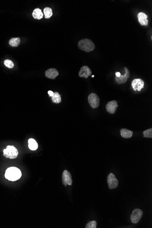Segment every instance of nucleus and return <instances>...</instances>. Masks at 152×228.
<instances>
[{
    "mask_svg": "<svg viewBox=\"0 0 152 228\" xmlns=\"http://www.w3.org/2000/svg\"><path fill=\"white\" fill-rule=\"evenodd\" d=\"M62 181L63 184L65 187H66L67 185H72V180L71 174L68 170H65L63 172Z\"/></svg>",
    "mask_w": 152,
    "mask_h": 228,
    "instance_id": "6e6552de",
    "label": "nucleus"
},
{
    "mask_svg": "<svg viewBox=\"0 0 152 228\" xmlns=\"http://www.w3.org/2000/svg\"><path fill=\"white\" fill-rule=\"evenodd\" d=\"M59 73L55 69H50L47 70L45 72V75L48 78L51 79H55L56 77L58 76Z\"/></svg>",
    "mask_w": 152,
    "mask_h": 228,
    "instance_id": "ddd939ff",
    "label": "nucleus"
},
{
    "mask_svg": "<svg viewBox=\"0 0 152 228\" xmlns=\"http://www.w3.org/2000/svg\"><path fill=\"white\" fill-rule=\"evenodd\" d=\"M45 18H50L53 16V11L50 7H46L43 10Z\"/></svg>",
    "mask_w": 152,
    "mask_h": 228,
    "instance_id": "6ab92c4d",
    "label": "nucleus"
},
{
    "mask_svg": "<svg viewBox=\"0 0 152 228\" xmlns=\"http://www.w3.org/2000/svg\"><path fill=\"white\" fill-rule=\"evenodd\" d=\"M3 152L4 156L10 159H16L18 155V149L13 146H7L6 148L3 150Z\"/></svg>",
    "mask_w": 152,
    "mask_h": 228,
    "instance_id": "7ed1b4c3",
    "label": "nucleus"
},
{
    "mask_svg": "<svg viewBox=\"0 0 152 228\" xmlns=\"http://www.w3.org/2000/svg\"><path fill=\"white\" fill-rule=\"evenodd\" d=\"M48 94H49V96L52 97V96H53L54 92H53L52 91H48Z\"/></svg>",
    "mask_w": 152,
    "mask_h": 228,
    "instance_id": "5701e85b",
    "label": "nucleus"
},
{
    "mask_svg": "<svg viewBox=\"0 0 152 228\" xmlns=\"http://www.w3.org/2000/svg\"><path fill=\"white\" fill-rule=\"evenodd\" d=\"M124 69L125 70V73L124 74V75H121L119 77H115V83L116 84H121L126 83L127 79L130 77V72H129L128 69L126 67H124Z\"/></svg>",
    "mask_w": 152,
    "mask_h": 228,
    "instance_id": "423d86ee",
    "label": "nucleus"
},
{
    "mask_svg": "<svg viewBox=\"0 0 152 228\" xmlns=\"http://www.w3.org/2000/svg\"><path fill=\"white\" fill-rule=\"evenodd\" d=\"M97 223L96 221H90L87 224L86 228H96L97 227Z\"/></svg>",
    "mask_w": 152,
    "mask_h": 228,
    "instance_id": "4be33fe9",
    "label": "nucleus"
},
{
    "mask_svg": "<svg viewBox=\"0 0 152 228\" xmlns=\"http://www.w3.org/2000/svg\"><path fill=\"white\" fill-rule=\"evenodd\" d=\"M121 73H120L119 72H116V76L117 77H119L121 75Z\"/></svg>",
    "mask_w": 152,
    "mask_h": 228,
    "instance_id": "b1692460",
    "label": "nucleus"
},
{
    "mask_svg": "<svg viewBox=\"0 0 152 228\" xmlns=\"http://www.w3.org/2000/svg\"><path fill=\"white\" fill-rule=\"evenodd\" d=\"M20 43V39L19 37L12 38L9 41L10 46L13 47H17L19 46Z\"/></svg>",
    "mask_w": 152,
    "mask_h": 228,
    "instance_id": "f3484780",
    "label": "nucleus"
},
{
    "mask_svg": "<svg viewBox=\"0 0 152 228\" xmlns=\"http://www.w3.org/2000/svg\"><path fill=\"white\" fill-rule=\"evenodd\" d=\"M107 183L108 187L111 190L116 189L119 185V181L116 178L115 175L113 173H110L107 177Z\"/></svg>",
    "mask_w": 152,
    "mask_h": 228,
    "instance_id": "39448f33",
    "label": "nucleus"
},
{
    "mask_svg": "<svg viewBox=\"0 0 152 228\" xmlns=\"http://www.w3.org/2000/svg\"><path fill=\"white\" fill-rule=\"evenodd\" d=\"M143 137L145 138H152V128L147 129L143 132Z\"/></svg>",
    "mask_w": 152,
    "mask_h": 228,
    "instance_id": "aec40b11",
    "label": "nucleus"
},
{
    "mask_svg": "<svg viewBox=\"0 0 152 228\" xmlns=\"http://www.w3.org/2000/svg\"><path fill=\"white\" fill-rule=\"evenodd\" d=\"M52 100L53 103H55V104H59L62 101L61 95L58 92H54L53 96L52 97Z\"/></svg>",
    "mask_w": 152,
    "mask_h": 228,
    "instance_id": "a211bd4d",
    "label": "nucleus"
},
{
    "mask_svg": "<svg viewBox=\"0 0 152 228\" xmlns=\"http://www.w3.org/2000/svg\"><path fill=\"white\" fill-rule=\"evenodd\" d=\"M92 71L87 66H83L79 72V76L81 77L88 78L89 76H91Z\"/></svg>",
    "mask_w": 152,
    "mask_h": 228,
    "instance_id": "9b49d317",
    "label": "nucleus"
},
{
    "mask_svg": "<svg viewBox=\"0 0 152 228\" xmlns=\"http://www.w3.org/2000/svg\"><path fill=\"white\" fill-rule=\"evenodd\" d=\"M21 176V172L19 168L15 167H10L6 171L5 177L7 180L15 181L19 179Z\"/></svg>",
    "mask_w": 152,
    "mask_h": 228,
    "instance_id": "f257e3e1",
    "label": "nucleus"
},
{
    "mask_svg": "<svg viewBox=\"0 0 152 228\" xmlns=\"http://www.w3.org/2000/svg\"><path fill=\"white\" fill-rule=\"evenodd\" d=\"M134 91H140L142 89L144 88V81L140 78L134 79L132 82L131 84Z\"/></svg>",
    "mask_w": 152,
    "mask_h": 228,
    "instance_id": "1a4fd4ad",
    "label": "nucleus"
},
{
    "mask_svg": "<svg viewBox=\"0 0 152 228\" xmlns=\"http://www.w3.org/2000/svg\"><path fill=\"white\" fill-rule=\"evenodd\" d=\"M4 64L5 65L6 67L9 68V69H13L14 66V64L13 61L11 60H9V59H6V60H5Z\"/></svg>",
    "mask_w": 152,
    "mask_h": 228,
    "instance_id": "412c9836",
    "label": "nucleus"
},
{
    "mask_svg": "<svg viewBox=\"0 0 152 228\" xmlns=\"http://www.w3.org/2000/svg\"><path fill=\"white\" fill-rule=\"evenodd\" d=\"M28 147H29V149H31V150H37L38 148V144H37V142L35 140H34L33 139H30L28 140Z\"/></svg>",
    "mask_w": 152,
    "mask_h": 228,
    "instance_id": "2eb2a0df",
    "label": "nucleus"
},
{
    "mask_svg": "<svg viewBox=\"0 0 152 228\" xmlns=\"http://www.w3.org/2000/svg\"><path fill=\"white\" fill-rule=\"evenodd\" d=\"M33 16L36 19H41L43 17V14L39 8H36L33 12Z\"/></svg>",
    "mask_w": 152,
    "mask_h": 228,
    "instance_id": "dca6fc26",
    "label": "nucleus"
},
{
    "mask_svg": "<svg viewBox=\"0 0 152 228\" xmlns=\"http://www.w3.org/2000/svg\"><path fill=\"white\" fill-rule=\"evenodd\" d=\"M143 213L140 209H135L131 215V220L132 223L137 224L139 222L142 217Z\"/></svg>",
    "mask_w": 152,
    "mask_h": 228,
    "instance_id": "0eeeda50",
    "label": "nucleus"
},
{
    "mask_svg": "<svg viewBox=\"0 0 152 228\" xmlns=\"http://www.w3.org/2000/svg\"><path fill=\"white\" fill-rule=\"evenodd\" d=\"M100 98L97 94L91 93L88 96V101L90 106L92 108H97L100 104Z\"/></svg>",
    "mask_w": 152,
    "mask_h": 228,
    "instance_id": "20e7f679",
    "label": "nucleus"
},
{
    "mask_svg": "<svg viewBox=\"0 0 152 228\" xmlns=\"http://www.w3.org/2000/svg\"><path fill=\"white\" fill-rule=\"evenodd\" d=\"M92 77H94V75H92Z\"/></svg>",
    "mask_w": 152,
    "mask_h": 228,
    "instance_id": "393cba45",
    "label": "nucleus"
},
{
    "mask_svg": "<svg viewBox=\"0 0 152 228\" xmlns=\"http://www.w3.org/2000/svg\"><path fill=\"white\" fill-rule=\"evenodd\" d=\"M118 107V103L115 100H112L108 102L106 106L107 111L110 114H114Z\"/></svg>",
    "mask_w": 152,
    "mask_h": 228,
    "instance_id": "9d476101",
    "label": "nucleus"
},
{
    "mask_svg": "<svg viewBox=\"0 0 152 228\" xmlns=\"http://www.w3.org/2000/svg\"><path fill=\"white\" fill-rule=\"evenodd\" d=\"M120 133L123 138L124 139H129L133 136V132L131 130L123 128L121 129Z\"/></svg>",
    "mask_w": 152,
    "mask_h": 228,
    "instance_id": "4468645a",
    "label": "nucleus"
},
{
    "mask_svg": "<svg viewBox=\"0 0 152 228\" xmlns=\"http://www.w3.org/2000/svg\"><path fill=\"white\" fill-rule=\"evenodd\" d=\"M78 47L80 50L89 53L95 49V45L92 41L86 38L81 40L78 42Z\"/></svg>",
    "mask_w": 152,
    "mask_h": 228,
    "instance_id": "f03ea898",
    "label": "nucleus"
},
{
    "mask_svg": "<svg viewBox=\"0 0 152 228\" xmlns=\"http://www.w3.org/2000/svg\"><path fill=\"white\" fill-rule=\"evenodd\" d=\"M138 18L140 24L142 26H147L148 24V16L144 12H140L138 14Z\"/></svg>",
    "mask_w": 152,
    "mask_h": 228,
    "instance_id": "f8f14e48",
    "label": "nucleus"
}]
</instances>
